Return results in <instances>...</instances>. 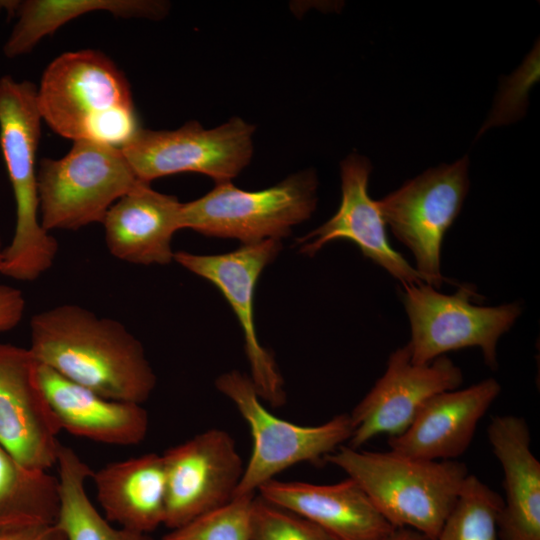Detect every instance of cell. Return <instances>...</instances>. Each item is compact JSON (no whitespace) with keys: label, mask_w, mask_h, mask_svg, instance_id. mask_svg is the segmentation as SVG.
<instances>
[{"label":"cell","mask_w":540,"mask_h":540,"mask_svg":"<svg viewBox=\"0 0 540 540\" xmlns=\"http://www.w3.org/2000/svg\"><path fill=\"white\" fill-rule=\"evenodd\" d=\"M30 330L40 364L104 397L142 404L156 386L142 343L115 319L62 304L35 314Z\"/></svg>","instance_id":"cell-1"},{"label":"cell","mask_w":540,"mask_h":540,"mask_svg":"<svg viewBox=\"0 0 540 540\" xmlns=\"http://www.w3.org/2000/svg\"><path fill=\"white\" fill-rule=\"evenodd\" d=\"M42 120L58 135L121 148L140 128L129 83L105 54L65 52L46 67L37 87Z\"/></svg>","instance_id":"cell-2"},{"label":"cell","mask_w":540,"mask_h":540,"mask_svg":"<svg viewBox=\"0 0 540 540\" xmlns=\"http://www.w3.org/2000/svg\"><path fill=\"white\" fill-rule=\"evenodd\" d=\"M324 462L356 481L394 528L415 530L428 540L439 534L469 475L466 465L456 460H423L343 445Z\"/></svg>","instance_id":"cell-3"},{"label":"cell","mask_w":540,"mask_h":540,"mask_svg":"<svg viewBox=\"0 0 540 540\" xmlns=\"http://www.w3.org/2000/svg\"><path fill=\"white\" fill-rule=\"evenodd\" d=\"M42 118L37 87L29 81L0 78V148L16 205L15 231L3 249L0 274L34 281L56 258L58 242L40 221L36 155Z\"/></svg>","instance_id":"cell-4"},{"label":"cell","mask_w":540,"mask_h":540,"mask_svg":"<svg viewBox=\"0 0 540 540\" xmlns=\"http://www.w3.org/2000/svg\"><path fill=\"white\" fill-rule=\"evenodd\" d=\"M37 180L40 221L48 232L102 223L140 181L121 148L92 140L74 141L60 159H42Z\"/></svg>","instance_id":"cell-5"},{"label":"cell","mask_w":540,"mask_h":540,"mask_svg":"<svg viewBox=\"0 0 540 540\" xmlns=\"http://www.w3.org/2000/svg\"><path fill=\"white\" fill-rule=\"evenodd\" d=\"M215 386L235 405L253 441L234 497L256 495L260 487L294 465L324 462L351 438L353 425L348 413L314 426L277 417L263 405L250 377L239 371L221 374Z\"/></svg>","instance_id":"cell-6"},{"label":"cell","mask_w":540,"mask_h":540,"mask_svg":"<svg viewBox=\"0 0 540 540\" xmlns=\"http://www.w3.org/2000/svg\"><path fill=\"white\" fill-rule=\"evenodd\" d=\"M316 173L305 170L259 191L230 181L216 183L204 196L183 203L182 228L206 236L239 240L242 245L281 240L316 208Z\"/></svg>","instance_id":"cell-7"},{"label":"cell","mask_w":540,"mask_h":540,"mask_svg":"<svg viewBox=\"0 0 540 540\" xmlns=\"http://www.w3.org/2000/svg\"><path fill=\"white\" fill-rule=\"evenodd\" d=\"M402 299L411 326V362L427 364L447 352L467 347L481 349L486 365L496 369L499 338L522 312L518 302L478 306L475 287L459 286L451 295L427 283L402 285Z\"/></svg>","instance_id":"cell-8"},{"label":"cell","mask_w":540,"mask_h":540,"mask_svg":"<svg viewBox=\"0 0 540 540\" xmlns=\"http://www.w3.org/2000/svg\"><path fill=\"white\" fill-rule=\"evenodd\" d=\"M468 157L430 168L377 201L386 225L412 253L424 282L439 288L441 246L469 188Z\"/></svg>","instance_id":"cell-9"},{"label":"cell","mask_w":540,"mask_h":540,"mask_svg":"<svg viewBox=\"0 0 540 540\" xmlns=\"http://www.w3.org/2000/svg\"><path fill=\"white\" fill-rule=\"evenodd\" d=\"M255 127L239 117L204 129L191 121L176 130L139 128L121 147L136 177L143 182L193 172L229 182L250 162Z\"/></svg>","instance_id":"cell-10"},{"label":"cell","mask_w":540,"mask_h":540,"mask_svg":"<svg viewBox=\"0 0 540 540\" xmlns=\"http://www.w3.org/2000/svg\"><path fill=\"white\" fill-rule=\"evenodd\" d=\"M279 240H265L215 255L174 252L173 260L213 283L232 307L243 331L249 376L262 401L272 407L286 403L284 381L272 354L261 345L255 327L254 296L259 276L279 254Z\"/></svg>","instance_id":"cell-11"},{"label":"cell","mask_w":540,"mask_h":540,"mask_svg":"<svg viewBox=\"0 0 540 540\" xmlns=\"http://www.w3.org/2000/svg\"><path fill=\"white\" fill-rule=\"evenodd\" d=\"M164 523L170 530L223 506L233 499L244 463L232 436L209 429L167 449Z\"/></svg>","instance_id":"cell-12"},{"label":"cell","mask_w":540,"mask_h":540,"mask_svg":"<svg viewBox=\"0 0 540 540\" xmlns=\"http://www.w3.org/2000/svg\"><path fill=\"white\" fill-rule=\"evenodd\" d=\"M462 382L461 369L446 355L414 364L408 344L396 349L384 374L349 413L353 432L348 446L360 449L379 435H401L433 396L458 389Z\"/></svg>","instance_id":"cell-13"},{"label":"cell","mask_w":540,"mask_h":540,"mask_svg":"<svg viewBox=\"0 0 540 540\" xmlns=\"http://www.w3.org/2000/svg\"><path fill=\"white\" fill-rule=\"evenodd\" d=\"M38 367L29 348L0 343V447L23 468L47 472L57 463L61 429Z\"/></svg>","instance_id":"cell-14"},{"label":"cell","mask_w":540,"mask_h":540,"mask_svg":"<svg viewBox=\"0 0 540 540\" xmlns=\"http://www.w3.org/2000/svg\"><path fill=\"white\" fill-rule=\"evenodd\" d=\"M371 169L369 160L358 154L342 161L339 208L320 227L297 239L299 251L313 256L329 242L349 240L402 285L422 283L424 280L415 267L390 246L377 201L368 193Z\"/></svg>","instance_id":"cell-15"},{"label":"cell","mask_w":540,"mask_h":540,"mask_svg":"<svg viewBox=\"0 0 540 540\" xmlns=\"http://www.w3.org/2000/svg\"><path fill=\"white\" fill-rule=\"evenodd\" d=\"M501 392L494 378L433 396L408 429L388 440L390 450L412 458L456 460L469 448L480 420Z\"/></svg>","instance_id":"cell-16"},{"label":"cell","mask_w":540,"mask_h":540,"mask_svg":"<svg viewBox=\"0 0 540 540\" xmlns=\"http://www.w3.org/2000/svg\"><path fill=\"white\" fill-rule=\"evenodd\" d=\"M257 495L315 523L340 540H382L394 528L356 481L313 484L273 479Z\"/></svg>","instance_id":"cell-17"},{"label":"cell","mask_w":540,"mask_h":540,"mask_svg":"<svg viewBox=\"0 0 540 540\" xmlns=\"http://www.w3.org/2000/svg\"><path fill=\"white\" fill-rule=\"evenodd\" d=\"M182 207L175 196L139 181L110 207L102 221L110 254L132 264H169L174 257L172 238L183 229Z\"/></svg>","instance_id":"cell-18"},{"label":"cell","mask_w":540,"mask_h":540,"mask_svg":"<svg viewBox=\"0 0 540 540\" xmlns=\"http://www.w3.org/2000/svg\"><path fill=\"white\" fill-rule=\"evenodd\" d=\"M487 437L503 471L499 540H540V462L528 423L516 415L494 416Z\"/></svg>","instance_id":"cell-19"},{"label":"cell","mask_w":540,"mask_h":540,"mask_svg":"<svg viewBox=\"0 0 540 540\" xmlns=\"http://www.w3.org/2000/svg\"><path fill=\"white\" fill-rule=\"evenodd\" d=\"M38 377L61 430L122 446L136 445L146 437L149 416L142 404L104 397L40 363Z\"/></svg>","instance_id":"cell-20"},{"label":"cell","mask_w":540,"mask_h":540,"mask_svg":"<svg viewBox=\"0 0 540 540\" xmlns=\"http://www.w3.org/2000/svg\"><path fill=\"white\" fill-rule=\"evenodd\" d=\"M90 478L108 521L147 534L163 525L166 479L162 454L113 462L92 471Z\"/></svg>","instance_id":"cell-21"},{"label":"cell","mask_w":540,"mask_h":540,"mask_svg":"<svg viewBox=\"0 0 540 540\" xmlns=\"http://www.w3.org/2000/svg\"><path fill=\"white\" fill-rule=\"evenodd\" d=\"M93 11H107L123 18H161L167 5L147 0H26L18 1V20L3 52L8 58L29 53L45 36L67 22Z\"/></svg>","instance_id":"cell-22"},{"label":"cell","mask_w":540,"mask_h":540,"mask_svg":"<svg viewBox=\"0 0 540 540\" xmlns=\"http://www.w3.org/2000/svg\"><path fill=\"white\" fill-rule=\"evenodd\" d=\"M56 465L59 512L55 524L66 540H155L147 533L115 528L100 515L85 486L92 470L72 448L60 445Z\"/></svg>","instance_id":"cell-23"},{"label":"cell","mask_w":540,"mask_h":540,"mask_svg":"<svg viewBox=\"0 0 540 540\" xmlns=\"http://www.w3.org/2000/svg\"><path fill=\"white\" fill-rule=\"evenodd\" d=\"M58 512L57 477L23 468L0 447V533L54 525Z\"/></svg>","instance_id":"cell-24"},{"label":"cell","mask_w":540,"mask_h":540,"mask_svg":"<svg viewBox=\"0 0 540 540\" xmlns=\"http://www.w3.org/2000/svg\"><path fill=\"white\" fill-rule=\"evenodd\" d=\"M502 497L469 474L458 499L434 540H499Z\"/></svg>","instance_id":"cell-25"},{"label":"cell","mask_w":540,"mask_h":540,"mask_svg":"<svg viewBox=\"0 0 540 540\" xmlns=\"http://www.w3.org/2000/svg\"><path fill=\"white\" fill-rule=\"evenodd\" d=\"M256 495L234 497L223 506L170 530L162 540H251Z\"/></svg>","instance_id":"cell-26"},{"label":"cell","mask_w":540,"mask_h":540,"mask_svg":"<svg viewBox=\"0 0 540 540\" xmlns=\"http://www.w3.org/2000/svg\"><path fill=\"white\" fill-rule=\"evenodd\" d=\"M251 540H340L315 523L259 495L252 509Z\"/></svg>","instance_id":"cell-27"},{"label":"cell","mask_w":540,"mask_h":540,"mask_svg":"<svg viewBox=\"0 0 540 540\" xmlns=\"http://www.w3.org/2000/svg\"><path fill=\"white\" fill-rule=\"evenodd\" d=\"M25 298L21 290L0 285V333L16 327L22 320Z\"/></svg>","instance_id":"cell-28"},{"label":"cell","mask_w":540,"mask_h":540,"mask_svg":"<svg viewBox=\"0 0 540 540\" xmlns=\"http://www.w3.org/2000/svg\"><path fill=\"white\" fill-rule=\"evenodd\" d=\"M57 526L38 525L0 533V540H54Z\"/></svg>","instance_id":"cell-29"},{"label":"cell","mask_w":540,"mask_h":540,"mask_svg":"<svg viewBox=\"0 0 540 540\" xmlns=\"http://www.w3.org/2000/svg\"><path fill=\"white\" fill-rule=\"evenodd\" d=\"M382 540H428L419 532L409 528H396Z\"/></svg>","instance_id":"cell-30"},{"label":"cell","mask_w":540,"mask_h":540,"mask_svg":"<svg viewBox=\"0 0 540 540\" xmlns=\"http://www.w3.org/2000/svg\"><path fill=\"white\" fill-rule=\"evenodd\" d=\"M57 529L58 530H57V533L55 535L54 540H66L65 535L63 534V532L58 527H57Z\"/></svg>","instance_id":"cell-31"},{"label":"cell","mask_w":540,"mask_h":540,"mask_svg":"<svg viewBox=\"0 0 540 540\" xmlns=\"http://www.w3.org/2000/svg\"><path fill=\"white\" fill-rule=\"evenodd\" d=\"M3 249H4V248H2L1 240H0V268H1V262H2Z\"/></svg>","instance_id":"cell-32"}]
</instances>
